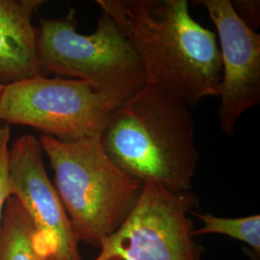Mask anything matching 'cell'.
<instances>
[{
  "label": "cell",
  "mask_w": 260,
  "mask_h": 260,
  "mask_svg": "<svg viewBox=\"0 0 260 260\" xmlns=\"http://www.w3.org/2000/svg\"><path fill=\"white\" fill-rule=\"evenodd\" d=\"M121 28L144 66L147 84L196 105L218 96L217 36L192 18L187 0H96Z\"/></svg>",
  "instance_id": "obj_1"
},
{
  "label": "cell",
  "mask_w": 260,
  "mask_h": 260,
  "mask_svg": "<svg viewBox=\"0 0 260 260\" xmlns=\"http://www.w3.org/2000/svg\"><path fill=\"white\" fill-rule=\"evenodd\" d=\"M195 130L188 103L146 83L112 112L100 140L126 175L178 193L191 191L199 162Z\"/></svg>",
  "instance_id": "obj_2"
},
{
  "label": "cell",
  "mask_w": 260,
  "mask_h": 260,
  "mask_svg": "<svg viewBox=\"0 0 260 260\" xmlns=\"http://www.w3.org/2000/svg\"><path fill=\"white\" fill-rule=\"evenodd\" d=\"M39 141L78 241L101 248L134 208L143 184L108 157L100 137L63 142L41 135Z\"/></svg>",
  "instance_id": "obj_3"
},
{
  "label": "cell",
  "mask_w": 260,
  "mask_h": 260,
  "mask_svg": "<svg viewBox=\"0 0 260 260\" xmlns=\"http://www.w3.org/2000/svg\"><path fill=\"white\" fill-rule=\"evenodd\" d=\"M75 10L40 19L38 55L42 72L91 84L121 104L146 85L144 66L129 39L103 12L95 31H76Z\"/></svg>",
  "instance_id": "obj_4"
},
{
  "label": "cell",
  "mask_w": 260,
  "mask_h": 260,
  "mask_svg": "<svg viewBox=\"0 0 260 260\" xmlns=\"http://www.w3.org/2000/svg\"><path fill=\"white\" fill-rule=\"evenodd\" d=\"M120 104L93 85L43 75L10 84L0 96V121L29 126L63 142L100 137Z\"/></svg>",
  "instance_id": "obj_5"
},
{
  "label": "cell",
  "mask_w": 260,
  "mask_h": 260,
  "mask_svg": "<svg viewBox=\"0 0 260 260\" xmlns=\"http://www.w3.org/2000/svg\"><path fill=\"white\" fill-rule=\"evenodd\" d=\"M199 205L191 191L174 193L146 183L120 228L94 260H202L188 213Z\"/></svg>",
  "instance_id": "obj_6"
},
{
  "label": "cell",
  "mask_w": 260,
  "mask_h": 260,
  "mask_svg": "<svg viewBox=\"0 0 260 260\" xmlns=\"http://www.w3.org/2000/svg\"><path fill=\"white\" fill-rule=\"evenodd\" d=\"M217 29L222 78L218 96L221 129L233 136L244 113L260 103V35L248 27L231 0H198Z\"/></svg>",
  "instance_id": "obj_7"
},
{
  "label": "cell",
  "mask_w": 260,
  "mask_h": 260,
  "mask_svg": "<svg viewBox=\"0 0 260 260\" xmlns=\"http://www.w3.org/2000/svg\"><path fill=\"white\" fill-rule=\"evenodd\" d=\"M10 195L16 197L52 252L53 260H83L55 186L47 176L44 150L31 134L19 137L9 149Z\"/></svg>",
  "instance_id": "obj_8"
},
{
  "label": "cell",
  "mask_w": 260,
  "mask_h": 260,
  "mask_svg": "<svg viewBox=\"0 0 260 260\" xmlns=\"http://www.w3.org/2000/svg\"><path fill=\"white\" fill-rule=\"evenodd\" d=\"M43 0H0V84L7 86L43 75L38 28L32 19Z\"/></svg>",
  "instance_id": "obj_9"
},
{
  "label": "cell",
  "mask_w": 260,
  "mask_h": 260,
  "mask_svg": "<svg viewBox=\"0 0 260 260\" xmlns=\"http://www.w3.org/2000/svg\"><path fill=\"white\" fill-rule=\"evenodd\" d=\"M52 252L19 200L10 196L0 232V260H47Z\"/></svg>",
  "instance_id": "obj_10"
},
{
  "label": "cell",
  "mask_w": 260,
  "mask_h": 260,
  "mask_svg": "<svg viewBox=\"0 0 260 260\" xmlns=\"http://www.w3.org/2000/svg\"><path fill=\"white\" fill-rule=\"evenodd\" d=\"M204 225L193 231L194 237L201 234H223L249 245L257 255L260 252V216L251 215L242 218H222L210 213L192 211Z\"/></svg>",
  "instance_id": "obj_11"
},
{
  "label": "cell",
  "mask_w": 260,
  "mask_h": 260,
  "mask_svg": "<svg viewBox=\"0 0 260 260\" xmlns=\"http://www.w3.org/2000/svg\"><path fill=\"white\" fill-rule=\"evenodd\" d=\"M11 130L8 124L0 122V232L4 207L10 198L9 143Z\"/></svg>",
  "instance_id": "obj_12"
},
{
  "label": "cell",
  "mask_w": 260,
  "mask_h": 260,
  "mask_svg": "<svg viewBox=\"0 0 260 260\" xmlns=\"http://www.w3.org/2000/svg\"><path fill=\"white\" fill-rule=\"evenodd\" d=\"M236 15L248 27L255 31L260 24V2L258 0L231 1Z\"/></svg>",
  "instance_id": "obj_13"
},
{
  "label": "cell",
  "mask_w": 260,
  "mask_h": 260,
  "mask_svg": "<svg viewBox=\"0 0 260 260\" xmlns=\"http://www.w3.org/2000/svg\"><path fill=\"white\" fill-rule=\"evenodd\" d=\"M4 87H5V86H3V85H1V84H0V96H1L2 92H3V90H4Z\"/></svg>",
  "instance_id": "obj_14"
},
{
  "label": "cell",
  "mask_w": 260,
  "mask_h": 260,
  "mask_svg": "<svg viewBox=\"0 0 260 260\" xmlns=\"http://www.w3.org/2000/svg\"><path fill=\"white\" fill-rule=\"evenodd\" d=\"M47 260H53V259H52V258H51V257H49V258H48V259H47Z\"/></svg>",
  "instance_id": "obj_15"
}]
</instances>
